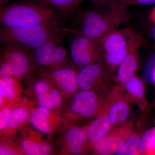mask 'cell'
<instances>
[{"label":"cell","instance_id":"obj_8","mask_svg":"<svg viewBox=\"0 0 155 155\" xmlns=\"http://www.w3.org/2000/svg\"><path fill=\"white\" fill-rule=\"evenodd\" d=\"M112 75L103 60L80 68L77 76L79 90L91 91L106 95L114 86Z\"/></svg>","mask_w":155,"mask_h":155},{"label":"cell","instance_id":"obj_11","mask_svg":"<svg viewBox=\"0 0 155 155\" xmlns=\"http://www.w3.org/2000/svg\"><path fill=\"white\" fill-rule=\"evenodd\" d=\"M35 71L59 90L66 99L70 100L79 91L77 84L78 70L74 65L55 69L35 68Z\"/></svg>","mask_w":155,"mask_h":155},{"label":"cell","instance_id":"obj_3","mask_svg":"<svg viewBox=\"0 0 155 155\" xmlns=\"http://www.w3.org/2000/svg\"><path fill=\"white\" fill-rule=\"evenodd\" d=\"M58 23L14 27H2L0 40L4 44H18L32 51L49 39L61 35Z\"/></svg>","mask_w":155,"mask_h":155},{"label":"cell","instance_id":"obj_1","mask_svg":"<svg viewBox=\"0 0 155 155\" xmlns=\"http://www.w3.org/2000/svg\"><path fill=\"white\" fill-rule=\"evenodd\" d=\"M131 14L126 8L110 7L104 10L95 8L81 13L78 17L80 26L75 29L61 28L62 33L73 34L88 38H101L111 31L129 21Z\"/></svg>","mask_w":155,"mask_h":155},{"label":"cell","instance_id":"obj_7","mask_svg":"<svg viewBox=\"0 0 155 155\" xmlns=\"http://www.w3.org/2000/svg\"><path fill=\"white\" fill-rule=\"evenodd\" d=\"M60 35L49 39L30 53L35 68L55 69L73 65Z\"/></svg>","mask_w":155,"mask_h":155},{"label":"cell","instance_id":"obj_21","mask_svg":"<svg viewBox=\"0 0 155 155\" xmlns=\"http://www.w3.org/2000/svg\"><path fill=\"white\" fill-rule=\"evenodd\" d=\"M23 91L20 81L13 77L0 76V107L10 100L22 98Z\"/></svg>","mask_w":155,"mask_h":155},{"label":"cell","instance_id":"obj_35","mask_svg":"<svg viewBox=\"0 0 155 155\" xmlns=\"http://www.w3.org/2000/svg\"><path fill=\"white\" fill-rule=\"evenodd\" d=\"M28 1H34L35 0H28Z\"/></svg>","mask_w":155,"mask_h":155},{"label":"cell","instance_id":"obj_18","mask_svg":"<svg viewBox=\"0 0 155 155\" xmlns=\"http://www.w3.org/2000/svg\"><path fill=\"white\" fill-rule=\"evenodd\" d=\"M131 28H125L114 29L99 39L103 53L122 48L132 44L141 37Z\"/></svg>","mask_w":155,"mask_h":155},{"label":"cell","instance_id":"obj_30","mask_svg":"<svg viewBox=\"0 0 155 155\" xmlns=\"http://www.w3.org/2000/svg\"><path fill=\"white\" fill-rule=\"evenodd\" d=\"M114 0H90L92 6L94 8H99L106 5H109Z\"/></svg>","mask_w":155,"mask_h":155},{"label":"cell","instance_id":"obj_12","mask_svg":"<svg viewBox=\"0 0 155 155\" xmlns=\"http://www.w3.org/2000/svg\"><path fill=\"white\" fill-rule=\"evenodd\" d=\"M135 119H132L119 127L111 129L101 140L97 142L91 150V155L116 154L123 147L133 132Z\"/></svg>","mask_w":155,"mask_h":155},{"label":"cell","instance_id":"obj_33","mask_svg":"<svg viewBox=\"0 0 155 155\" xmlns=\"http://www.w3.org/2000/svg\"><path fill=\"white\" fill-rule=\"evenodd\" d=\"M9 0H0V6L2 7L5 6L9 2Z\"/></svg>","mask_w":155,"mask_h":155},{"label":"cell","instance_id":"obj_25","mask_svg":"<svg viewBox=\"0 0 155 155\" xmlns=\"http://www.w3.org/2000/svg\"><path fill=\"white\" fill-rule=\"evenodd\" d=\"M142 130L134 129L123 147L116 153V155H137L142 135Z\"/></svg>","mask_w":155,"mask_h":155},{"label":"cell","instance_id":"obj_28","mask_svg":"<svg viewBox=\"0 0 155 155\" xmlns=\"http://www.w3.org/2000/svg\"><path fill=\"white\" fill-rule=\"evenodd\" d=\"M143 77L146 83L155 85V54L147 61L143 69Z\"/></svg>","mask_w":155,"mask_h":155},{"label":"cell","instance_id":"obj_13","mask_svg":"<svg viewBox=\"0 0 155 155\" xmlns=\"http://www.w3.org/2000/svg\"><path fill=\"white\" fill-rule=\"evenodd\" d=\"M28 124L20 129L15 138L26 155L51 154L54 148L51 143L45 138L46 135Z\"/></svg>","mask_w":155,"mask_h":155},{"label":"cell","instance_id":"obj_15","mask_svg":"<svg viewBox=\"0 0 155 155\" xmlns=\"http://www.w3.org/2000/svg\"><path fill=\"white\" fill-rule=\"evenodd\" d=\"M63 116L54 111L36 105L31 113L29 123L51 138L64 124Z\"/></svg>","mask_w":155,"mask_h":155},{"label":"cell","instance_id":"obj_5","mask_svg":"<svg viewBox=\"0 0 155 155\" xmlns=\"http://www.w3.org/2000/svg\"><path fill=\"white\" fill-rule=\"evenodd\" d=\"M105 95L79 90L69 100L63 116L65 121L80 125L91 121L99 113Z\"/></svg>","mask_w":155,"mask_h":155},{"label":"cell","instance_id":"obj_29","mask_svg":"<svg viewBox=\"0 0 155 155\" xmlns=\"http://www.w3.org/2000/svg\"><path fill=\"white\" fill-rule=\"evenodd\" d=\"M155 4V0H114L109 6L126 8L129 6L137 5H150Z\"/></svg>","mask_w":155,"mask_h":155},{"label":"cell","instance_id":"obj_32","mask_svg":"<svg viewBox=\"0 0 155 155\" xmlns=\"http://www.w3.org/2000/svg\"><path fill=\"white\" fill-rule=\"evenodd\" d=\"M149 18L150 21L155 25V6L150 15Z\"/></svg>","mask_w":155,"mask_h":155},{"label":"cell","instance_id":"obj_19","mask_svg":"<svg viewBox=\"0 0 155 155\" xmlns=\"http://www.w3.org/2000/svg\"><path fill=\"white\" fill-rule=\"evenodd\" d=\"M142 44H139L130 50L119 65L115 78L117 84H125L135 75L138 66L139 51Z\"/></svg>","mask_w":155,"mask_h":155},{"label":"cell","instance_id":"obj_16","mask_svg":"<svg viewBox=\"0 0 155 155\" xmlns=\"http://www.w3.org/2000/svg\"><path fill=\"white\" fill-rule=\"evenodd\" d=\"M36 105L34 102L23 99L12 112L5 127L0 131V136L15 138L20 129L29 123L31 113Z\"/></svg>","mask_w":155,"mask_h":155},{"label":"cell","instance_id":"obj_34","mask_svg":"<svg viewBox=\"0 0 155 155\" xmlns=\"http://www.w3.org/2000/svg\"><path fill=\"white\" fill-rule=\"evenodd\" d=\"M151 36L155 41V26L153 28L151 31Z\"/></svg>","mask_w":155,"mask_h":155},{"label":"cell","instance_id":"obj_10","mask_svg":"<svg viewBox=\"0 0 155 155\" xmlns=\"http://www.w3.org/2000/svg\"><path fill=\"white\" fill-rule=\"evenodd\" d=\"M69 50L72 64L79 69L103 60L99 39L77 35L71 41Z\"/></svg>","mask_w":155,"mask_h":155},{"label":"cell","instance_id":"obj_9","mask_svg":"<svg viewBox=\"0 0 155 155\" xmlns=\"http://www.w3.org/2000/svg\"><path fill=\"white\" fill-rule=\"evenodd\" d=\"M59 130H61V133L59 140V155H80L88 154L89 137L87 125L80 126L65 120Z\"/></svg>","mask_w":155,"mask_h":155},{"label":"cell","instance_id":"obj_24","mask_svg":"<svg viewBox=\"0 0 155 155\" xmlns=\"http://www.w3.org/2000/svg\"><path fill=\"white\" fill-rule=\"evenodd\" d=\"M22 147L12 137H0V155H25Z\"/></svg>","mask_w":155,"mask_h":155},{"label":"cell","instance_id":"obj_17","mask_svg":"<svg viewBox=\"0 0 155 155\" xmlns=\"http://www.w3.org/2000/svg\"><path fill=\"white\" fill-rule=\"evenodd\" d=\"M109 101L106 95L101 109L97 116L87 125L89 137L88 154L96 143L104 138L112 129L108 117Z\"/></svg>","mask_w":155,"mask_h":155},{"label":"cell","instance_id":"obj_22","mask_svg":"<svg viewBox=\"0 0 155 155\" xmlns=\"http://www.w3.org/2000/svg\"><path fill=\"white\" fill-rule=\"evenodd\" d=\"M143 42V39L141 37L135 42L125 47L103 53V61L111 75L116 72L119 65L130 50L139 44L142 43Z\"/></svg>","mask_w":155,"mask_h":155},{"label":"cell","instance_id":"obj_20","mask_svg":"<svg viewBox=\"0 0 155 155\" xmlns=\"http://www.w3.org/2000/svg\"><path fill=\"white\" fill-rule=\"evenodd\" d=\"M125 96L128 101L135 104L141 110L148 106L146 97L145 89L143 80L134 75L124 84Z\"/></svg>","mask_w":155,"mask_h":155},{"label":"cell","instance_id":"obj_26","mask_svg":"<svg viewBox=\"0 0 155 155\" xmlns=\"http://www.w3.org/2000/svg\"><path fill=\"white\" fill-rule=\"evenodd\" d=\"M23 99L18 98L10 100L0 107V131L5 127L12 112Z\"/></svg>","mask_w":155,"mask_h":155},{"label":"cell","instance_id":"obj_6","mask_svg":"<svg viewBox=\"0 0 155 155\" xmlns=\"http://www.w3.org/2000/svg\"><path fill=\"white\" fill-rule=\"evenodd\" d=\"M32 74L25 80L28 81L25 91L30 100L37 106L63 115L67 105L62 93L44 78Z\"/></svg>","mask_w":155,"mask_h":155},{"label":"cell","instance_id":"obj_14","mask_svg":"<svg viewBox=\"0 0 155 155\" xmlns=\"http://www.w3.org/2000/svg\"><path fill=\"white\" fill-rule=\"evenodd\" d=\"M106 95L109 101L108 117L113 129L128 121L131 110L130 103L125 96L124 84L114 85Z\"/></svg>","mask_w":155,"mask_h":155},{"label":"cell","instance_id":"obj_4","mask_svg":"<svg viewBox=\"0 0 155 155\" xmlns=\"http://www.w3.org/2000/svg\"><path fill=\"white\" fill-rule=\"evenodd\" d=\"M0 61L1 77L25 80L35 70L28 50L18 44H4L1 50Z\"/></svg>","mask_w":155,"mask_h":155},{"label":"cell","instance_id":"obj_31","mask_svg":"<svg viewBox=\"0 0 155 155\" xmlns=\"http://www.w3.org/2000/svg\"><path fill=\"white\" fill-rule=\"evenodd\" d=\"M147 155H155V137L150 142Z\"/></svg>","mask_w":155,"mask_h":155},{"label":"cell","instance_id":"obj_2","mask_svg":"<svg viewBox=\"0 0 155 155\" xmlns=\"http://www.w3.org/2000/svg\"><path fill=\"white\" fill-rule=\"evenodd\" d=\"M60 18L57 11L35 1L14 3L0 8V23L4 27L58 23Z\"/></svg>","mask_w":155,"mask_h":155},{"label":"cell","instance_id":"obj_23","mask_svg":"<svg viewBox=\"0 0 155 155\" xmlns=\"http://www.w3.org/2000/svg\"><path fill=\"white\" fill-rule=\"evenodd\" d=\"M83 0H35L63 15H70L77 10Z\"/></svg>","mask_w":155,"mask_h":155},{"label":"cell","instance_id":"obj_27","mask_svg":"<svg viewBox=\"0 0 155 155\" xmlns=\"http://www.w3.org/2000/svg\"><path fill=\"white\" fill-rule=\"evenodd\" d=\"M155 137V127L146 131L142 135L137 155H147L150 142Z\"/></svg>","mask_w":155,"mask_h":155}]
</instances>
